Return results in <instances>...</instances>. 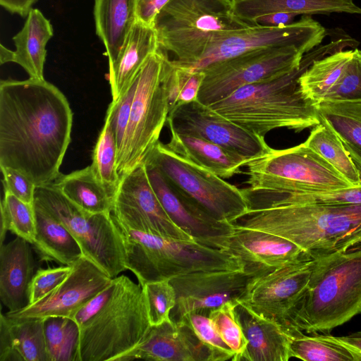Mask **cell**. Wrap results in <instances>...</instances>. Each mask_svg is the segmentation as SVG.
I'll return each mask as SVG.
<instances>
[{"instance_id": "43", "label": "cell", "mask_w": 361, "mask_h": 361, "mask_svg": "<svg viewBox=\"0 0 361 361\" xmlns=\"http://www.w3.org/2000/svg\"><path fill=\"white\" fill-rule=\"evenodd\" d=\"M151 326L171 319L176 304V293L170 280L152 281L142 286Z\"/></svg>"}, {"instance_id": "36", "label": "cell", "mask_w": 361, "mask_h": 361, "mask_svg": "<svg viewBox=\"0 0 361 361\" xmlns=\"http://www.w3.org/2000/svg\"><path fill=\"white\" fill-rule=\"evenodd\" d=\"M117 156L116 139L110 117L106 114L104 126L93 149L90 166L97 178L113 198L121 181L116 171Z\"/></svg>"}, {"instance_id": "16", "label": "cell", "mask_w": 361, "mask_h": 361, "mask_svg": "<svg viewBox=\"0 0 361 361\" xmlns=\"http://www.w3.org/2000/svg\"><path fill=\"white\" fill-rule=\"evenodd\" d=\"M263 272L244 267L236 270L200 271L170 280L176 293V304L170 318L177 322L185 314L198 312L208 314L223 304L239 302L250 282Z\"/></svg>"}, {"instance_id": "42", "label": "cell", "mask_w": 361, "mask_h": 361, "mask_svg": "<svg viewBox=\"0 0 361 361\" xmlns=\"http://www.w3.org/2000/svg\"><path fill=\"white\" fill-rule=\"evenodd\" d=\"M177 322L185 324L192 331L209 352L210 361L233 360L235 353L220 337L208 314L190 312Z\"/></svg>"}, {"instance_id": "12", "label": "cell", "mask_w": 361, "mask_h": 361, "mask_svg": "<svg viewBox=\"0 0 361 361\" xmlns=\"http://www.w3.org/2000/svg\"><path fill=\"white\" fill-rule=\"evenodd\" d=\"M303 56L295 47H273L214 63L201 70L204 76L197 100L209 106L243 86L283 76L297 68Z\"/></svg>"}, {"instance_id": "39", "label": "cell", "mask_w": 361, "mask_h": 361, "mask_svg": "<svg viewBox=\"0 0 361 361\" xmlns=\"http://www.w3.org/2000/svg\"><path fill=\"white\" fill-rule=\"evenodd\" d=\"M247 200L278 204H361V187L335 191L294 192L251 194L244 192Z\"/></svg>"}, {"instance_id": "4", "label": "cell", "mask_w": 361, "mask_h": 361, "mask_svg": "<svg viewBox=\"0 0 361 361\" xmlns=\"http://www.w3.org/2000/svg\"><path fill=\"white\" fill-rule=\"evenodd\" d=\"M361 313V243L314 259L287 331L328 332Z\"/></svg>"}, {"instance_id": "13", "label": "cell", "mask_w": 361, "mask_h": 361, "mask_svg": "<svg viewBox=\"0 0 361 361\" xmlns=\"http://www.w3.org/2000/svg\"><path fill=\"white\" fill-rule=\"evenodd\" d=\"M326 35V29L310 15L281 27L252 25L223 35L209 44L197 61L178 66L198 71L220 61L273 47H295L305 54L319 46Z\"/></svg>"}, {"instance_id": "20", "label": "cell", "mask_w": 361, "mask_h": 361, "mask_svg": "<svg viewBox=\"0 0 361 361\" xmlns=\"http://www.w3.org/2000/svg\"><path fill=\"white\" fill-rule=\"evenodd\" d=\"M152 189L169 217L200 243L219 248L233 228L206 214L169 184L155 166L145 164Z\"/></svg>"}, {"instance_id": "18", "label": "cell", "mask_w": 361, "mask_h": 361, "mask_svg": "<svg viewBox=\"0 0 361 361\" xmlns=\"http://www.w3.org/2000/svg\"><path fill=\"white\" fill-rule=\"evenodd\" d=\"M105 271L82 256L73 264L68 277L47 295L36 302L5 314L11 318L71 317L87 301L111 281Z\"/></svg>"}, {"instance_id": "35", "label": "cell", "mask_w": 361, "mask_h": 361, "mask_svg": "<svg viewBox=\"0 0 361 361\" xmlns=\"http://www.w3.org/2000/svg\"><path fill=\"white\" fill-rule=\"evenodd\" d=\"M305 142L354 187H361L360 175L341 140L326 125L320 123L314 126Z\"/></svg>"}, {"instance_id": "24", "label": "cell", "mask_w": 361, "mask_h": 361, "mask_svg": "<svg viewBox=\"0 0 361 361\" xmlns=\"http://www.w3.org/2000/svg\"><path fill=\"white\" fill-rule=\"evenodd\" d=\"M159 48L154 27L136 19L116 60L109 64L113 102L126 92L146 61Z\"/></svg>"}, {"instance_id": "27", "label": "cell", "mask_w": 361, "mask_h": 361, "mask_svg": "<svg viewBox=\"0 0 361 361\" xmlns=\"http://www.w3.org/2000/svg\"><path fill=\"white\" fill-rule=\"evenodd\" d=\"M53 35L50 20L32 8L22 29L13 37L16 49L12 51L11 62L20 65L30 78L44 80L46 47Z\"/></svg>"}, {"instance_id": "7", "label": "cell", "mask_w": 361, "mask_h": 361, "mask_svg": "<svg viewBox=\"0 0 361 361\" xmlns=\"http://www.w3.org/2000/svg\"><path fill=\"white\" fill-rule=\"evenodd\" d=\"M253 24L234 13L232 0H170L153 27L159 48L173 53L177 66L197 61L216 39Z\"/></svg>"}, {"instance_id": "15", "label": "cell", "mask_w": 361, "mask_h": 361, "mask_svg": "<svg viewBox=\"0 0 361 361\" xmlns=\"http://www.w3.org/2000/svg\"><path fill=\"white\" fill-rule=\"evenodd\" d=\"M313 264L314 259H302L254 278L239 302L287 331L290 317L307 288Z\"/></svg>"}, {"instance_id": "49", "label": "cell", "mask_w": 361, "mask_h": 361, "mask_svg": "<svg viewBox=\"0 0 361 361\" xmlns=\"http://www.w3.org/2000/svg\"><path fill=\"white\" fill-rule=\"evenodd\" d=\"M297 16L296 13L288 12L271 13L256 18L252 24L264 27H281L293 23Z\"/></svg>"}, {"instance_id": "3", "label": "cell", "mask_w": 361, "mask_h": 361, "mask_svg": "<svg viewBox=\"0 0 361 361\" xmlns=\"http://www.w3.org/2000/svg\"><path fill=\"white\" fill-rule=\"evenodd\" d=\"M234 229L262 231L285 238L311 259L361 243V204H278L248 200Z\"/></svg>"}, {"instance_id": "25", "label": "cell", "mask_w": 361, "mask_h": 361, "mask_svg": "<svg viewBox=\"0 0 361 361\" xmlns=\"http://www.w3.org/2000/svg\"><path fill=\"white\" fill-rule=\"evenodd\" d=\"M44 319L0 317V361H49Z\"/></svg>"}, {"instance_id": "9", "label": "cell", "mask_w": 361, "mask_h": 361, "mask_svg": "<svg viewBox=\"0 0 361 361\" xmlns=\"http://www.w3.org/2000/svg\"><path fill=\"white\" fill-rule=\"evenodd\" d=\"M164 53L159 48L136 76L128 123L117 156L116 171L121 180L144 164L167 122L169 104L163 79Z\"/></svg>"}, {"instance_id": "31", "label": "cell", "mask_w": 361, "mask_h": 361, "mask_svg": "<svg viewBox=\"0 0 361 361\" xmlns=\"http://www.w3.org/2000/svg\"><path fill=\"white\" fill-rule=\"evenodd\" d=\"M316 109L320 123L340 138L361 178V100H324Z\"/></svg>"}, {"instance_id": "17", "label": "cell", "mask_w": 361, "mask_h": 361, "mask_svg": "<svg viewBox=\"0 0 361 361\" xmlns=\"http://www.w3.org/2000/svg\"><path fill=\"white\" fill-rule=\"evenodd\" d=\"M166 123L170 130L204 139L252 159L270 149L264 137L250 133L197 100L174 106Z\"/></svg>"}, {"instance_id": "5", "label": "cell", "mask_w": 361, "mask_h": 361, "mask_svg": "<svg viewBox=\"0 0 361 361\" xmlns=\"http://www.w3.org/2000/svg\"><path fill=\"white\" fill-rule=\"evenodd\" d=\"M111 287L108 299L79 328L78 361H117L151 326L142 286L121 275Z\"/></svg>"}, {"instance_id": "19", "label": "cell", "mask_w": 361, "mask_h": 361, "mask_svg": "<svg viewBox=\"0 0 361 361\" xmlns=\"http://www.w3.org/2000/svg\"><path fill=\"white\" fill-rule=\"evenodd\" d=\"M210 361V353L185 324L171 319L151 326L142 340L117 361Z\"/></svg>"}, {"instance_id": "23", "label": "cell", "mask_w": 361, "mask_h": 361, "mask_svg": "<svg viewBox=\"0 0 361 361\" xmlns=\"http://www.w3.org/2000/svg\"><path fill=\"white\" fill-rule=\"evenodd\" d=\"M30 243L16 236L0 246V298L10 312L29 304L28 289L34 275Z\"/></svg>"}, {"instance_id": "34", "label": "cell", "mask_w": 361, "mask_h": 361, "mask_svg": "<svg viewBox=\"0 0 361 361\" xmlns=\"http://www.w3.org/2000/svg\"><path fill=\"white\" fill-rule=\"evenodd\" d=\"M353 49H343L314 61L298 79L302 93L316 105L323 101L343 74Z\"/></svg>"}, {"instance_id": "14", "label": "cell", "mask_w": 361, "mask_h": 361, "mask_svg": "<svg viewBox=\"0 0 361 361\" xmlns=\"http://www.w3.org/2000/svg\"><path fill=\"white\" fill-rule=\"evenodd\" d=\"M111 214L117 223L138 231L196 241L167 214L151 186L145 164L121 180Z\"/></svg>"}, {"instance_id": "29", "label": "cell", "mask_w": 361, "mask_h": 361, "mask_svg": "<svg viewBox=\"0 0 361 361\" xmlns=\"http://www.w3.org/2000/svg\"><path fill=\"white\" fill-rule=\"evenodd\" d=\"M93 16L96 34L112 63L136 20L135 0H94Z\"/></svg>"}, {"instance_id": "21", "label": "cell", "mask_w": 361, "mask_h": 361, "mask_svg": "<svg viewBox=\"0 0 361 361\" xmlns=\"http://www.w3.org/2000/svg\"><path fill=\"white\" fill-rule=\"evenodd\" d=\"M219 249L238 257L244 267L266 274L288 262L310 259L295 243L262 231L234 229L221 242Z\"/></svg>"}, {"instance_id": "1", "label": "cell", "mask_w": 361, "mask_h": 361, "mask_svg": "<svg viewBox=\"0 0 361 361\" xmlns=\"http://www.w3.org/2000/svg\"><path fill=\"white\" fill-rule=\"evenodd\" d=\"M73 111L45 79L0 81V167L16 169L36 186L52 184L71 140Z\"/></svg>"}, {"instance_id": "50", "label": "cell", "mask_w": 361, "mask_h": 361, "mask_svg": "<svg viewBox=\"0 0 361 361\" xmlns=\"http://www.w3.org/2000/svg\"><path fill=\"white\" fill-rule=\"evenodd\" d=\"M38 0H0V5L12 14L26 18Z\"/></svg>"}, {"instance_id": "47", "label": "cell", "mask_w": 361, "mask_h": 361, "mask_svg": "<svg viewBox=\"0 0 361 361\" xmlns=\"http://www.w3.org/2000/svg\"><path fill=\"white\" fill-rule=\"evenodd\" d=\"M0 169L3 175L4 191L10 192L26 203L34 204L36 185L16 169L8 167Z\"/></svg>"}, {"instance_id": "44", "label": "cell", "mask_w": 361, "mask_h": 361, "mask_svg": "<svg viewBox=\"0 0 361 361\" xmlns=\"http://www.w3.org/2000/svg\"><path fill=\"white\" fill-rule=\"evenodd\" d=\"M324 100L334 102L361 100L360 50L353 49V56L343 74Z\"/></svg>"}, {"instance_id": "40", "label": "cell", "mask_w": 361, "mask_h": 361, "mask_svg": "<svg viewBox=\"0 0 361 361\" xmlns=\"http://www.w3.org/2000/svg\"><path fill=\"white\" fill-rule=\"evenodd\" d=\"M204 76L202 71H191L174 65L165 51L163 79L168 93L169 111L177 105L197 100Z\"/></svg>"}, {"instance_id": "46", "label": "cell", "mask_w": 361, "mask_h": 361, "mask_svg": "<svg viewBox=\"0 0 361 361\" xmlns=\"http://www.w3.org/2000/svg\"><path fill=\"white\" fill-rule=\"evenodd\" d=\"M136 76L126 92L117 101H111L106 111V114L110 117L111 125L116 139L118 153L122 147L128 123L130 109L137 85Z\"/></svg>"}, {"instance_id": "33", "label": "cell", "mask_w": 361, "mask_h": 361, "mask_svg": "<svg viewBox=\"0 0 361 361\" xmlns=\"http://www.w3.org/2000/svg\"><path fill=\"white\" fill-rule=\"evenodd\" d=\"M289 344L291 357L305 361H361V352L328 334L291 333Z\"/></svg>"}, {"instance_id": "37", "label": "cell", "mask_w": 361, "mask_h": 361, "mask_svg": "<svg viewBox=\"0 0 361 361\" xmlns=\"http://www.w3.org/2000/svg\"><path fill=\"white\" fill-rule=\"evenodd\" d=\"M44 319L49 361H78L80 330L77 323L66 317Z\"/></svg>"}, {"instance_id": "48", "label": "cell", "mask_w": 361, "mask_h": 361, "mask_svg": "<svg viewBox=\"0 0 361 361\" xmlns=\"http://www.w3.org/2000/svg\"><path fill=\"white\" fill-rule=\"evenodd\" d=\"M170 0H135L136 19L153 27L156 16Z\"/></svg>"}, {"instance_id": "26", "label": "cell", "mask_w": 361, "mask_h": 361, "mask_svg": "<svg viewBox=\"0 0 361 361\" xmlns=\"http://www.w3.org/2000/svg\"><path fill=\"white\" fill-rule=\"evenodd\" d=\"M170 131L166 144L170 149L224 179L240 173L241 168L253 159L204 139Z\"/></svg>"}, {"instance_id": "38", "label": "cell", "mask_w": 361, "mask_h": 361, "mask_svg": "<svg viewBox=\"0 0 361 361\" xmlns=\"http://www.w3.org/2000/svg\"><path fill=\"white\" fill-rule=\"evenodd\" d=\"M8 231L32 244L37 231L36 216L34 204L4 191L1 201V245L4 244Z\"/></svg>"}, {"instance_id": "45", "label": "cell", "mask_w": 361, "mask_h": 361, "mask_svg": "<svg viewBox=\"0 0 361 361\" xmlns=\"http://www.w3.org/2000/svg\"><path fill=\"white\" fill-rule=\"evenodd\" d=\"M72 269L73 265L39 269L29 286L28 305L37 302L54 290L68 277Z\"/></svg>"}, {"instance_id": "22", "label": "cell", "mask_w": 361, "mask_h": 361, "mask_svg": "<svg viewBox=\"0 0 361 361\" xmlns=\"http://www.w3.org/2000/svg\"><path fill=\"white\" fill-rule=\"evenodd\" d=\"M235 312L248 343L238 361H288L291 335L278 323L252 312L241 302Z\"/></svg>"}, {"instance_id": "6", "label": "cell", "mask_w": 361, "mask_h": 361, "mask_svg": "<svg viewBox=\"0 0 361 361\" xmlns=\"http://www.w3.org/2000/svg\"><path fill=\"white\" fill-rule=\"evenodd\" d=\"M115 222L124 242L126 269L142 286L196 271L244 268L238 257L226 250L138 231Z\"/></svg>"}, {"instance_id": "32", "label": "cell", "mask_w": 361, "mask_h": 361, "mask_svg": "<svg viewBox=\"0 0 361 361\" xmlns=\"http://www.w3.org/2000/svg\"><path fill=\"white\" fill-rule=\"evenodd\" d=\"M71 202L90 214H111L114 198L90 166L62 174L52 183Z\"/></svg>"}, {"instance_id": "2", "label": "cell", "mask_w": 361, "mask_h": 361, "mask_svg": "<svg viewBox=\"0 0 361 361\" xmlns=\"http://www.w3.org/2000/svg\"><path fill=\"white\" fill-rule=\"evenodd\" d=\"M356 40L341 37L304 54L300 66L276 79L243 86L209 106L244 129L264 137L277 128L295 132L320 123L315 105L305 97L298 79L316 60L346 47Z\"/></svg>"}, {"instance_id": "52", "label": "cell", "mask_w": 361, "mask_h": 361, "mask_svg": "<svg viewBox=\"0 0 361 361\" xmlns=\"http://www.w3.org/2000/svg\"><path fill=\"white\" fill-rule=\"evenodd\" d=\"M0 47L1 64L11 62L12 51L4 47L2 44H1Z\"/></svg>"}, {"instance_id": "30", "label": "cell", "mask_w": 361, "mask_h": 361, "mask_svg": "<svg viewBox=\"0 0 361 361\" xmlns=\"http://www.w3.org/2000/svg\"><path fill=\"white\" fill-rule=\"evenodd\" d=\"M232 2L235 16L250 24L262 16L277 12L298 15L333 13L361 15V8L353 0H232Z\"/></svg>"}, {"instance_id": "8", "label": "cell", "mask_w": 361, "mask_h": 361, "mask_svg": "<svg viewBox=\"0 0 361 361\" xmlns=\"http://www.w3.org/2000/svg\"><path fill=\"white\" fill-rule=\"evenodd\" d=\"M245 166L247 193L335 191L354 187L305 142L283 149L271 148Z\"/></svg>"}, {"instance_id": "11", "label": "cell", "mask_w": 361, "mask_h": 361, "mask_svg": "<svg viewBox=\"0 0 361 361\" xmlns=\"http://www.w3.org/2000/svg\"><path fill=\"white\" fill-rule=\"evenodd\" d=\"M35 202L58 219L80 245L83 256L111 278L126 269L122 234L111 214H90L52 184L36 186Z\"/></svg>"}, {"instance_id": "28", "label": "cell", "mask_w": 361, "mask_h": 361, "mask_svg": "<svg viewBox=\"0 0 361 361\" xmlns=\"http://www.w3.org/2000/svg\"><path fill=\"white\" fill-rule=\"evenodd\" d=\"M36 235L32 246L40 260L72 266L83 256L78 241L67 228L35 202Z\"/></svg>"}, {"instance_id": "41", "label": "cell", "mask_w": 361, "mask_h": 361, "mask_svg": "<svg viewBox=\"0 0 361 361\" xmlns=\"http://www.w3.org/2000/svg\"><path fill=\"white\" fill-rule=\"evenodd\" d=\"M238 303L233 301L227 302L209 313V317L214 329L222 340L235 353L233 361H238L248 343L235 310Z\"/></svg>"}, {"instance_id": "51", "label": "cell", "mask_w": 361, "mask_h": 361, "mask_svg": "<svg viewBox=\"0 0 361 361\" xmlns=\"http://www.w3.org/2000/svg\"><path fill=\"white\" fill-rule=\"evenodd\" d=\"M339 338L361 352V331Z\"/></svg>"}, {"instance_id": "10", "label": "cell", "mask_w": 361, "mask_h": 361, "mask_svg": "<svg viewBox=\"0 0 361 361\" xmlns=\"http://www.w3.org/2000/svg\"><path fill=\"white\" fill-rule=\"evenodd\" d=\"M144 164L158 169L176 192L220 222L231 224L248 209L242 189L175 153L160 141L148 154Z\"/></svg>"}]
</instances>
